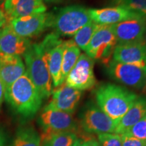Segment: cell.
<instances>
[{"mask_svg": "<svg viewBox=\"0 0 146 146\" xmlns=\"http://www.w3.org/2000/svg\"><path fill=\"white\" fill-rule=\"evenodd\" d=\"M138 97L135 93L126 87L110 83L102 84L96 91L98 107L117 123Z\"/></svg>", "mask_w": 146, "mask_h": 146, "instance_id": "1", "label": "cell"}, {"mask_svg": "<svg viewBox=\"0 0 146 146\" xmlns=\"http://www.w3.org/2000/svg\"><path fill=\"white\" fill-rule=\"evenodd\" d=\"M5 98L16 113L27 118L36 114L43 100L26 72L5 91Z\"/></svg>", "mask_w": 146, "mask_h": 146, "instance_id": "2", "label": "cell"}, {"mask_svg": "<svg viewBox=\"0 0 146 146\" xmlns=\"http://www.w3.org/2000/svg\"><path fill=\"white\" fill-rule=\"evenodd\" d=\"M23 56L26 63L27 75L43 99L48 98L52 92V80L46 57L39 43L31 45Z\"/></svg>", "mask_w": 146, "mask_h": 146, "instance_id": "3", "label": "cell"}, {"mask_svg": "<svg viewBox=\"0 0 146 146\" xmlns=\"http://www.w3.org/2000/svg\"><path fill=\"white\" fill-rule=\"evenodd\" d=\"M50 14V27L59 36H73L91 21L89 9L81 5H68Z\"/></svg>", "mask_w": 146, "mask_h": 146, "instance_id": "4", "label": "cell"}, {"mask_svg": "<svg viewBox=\"0 0 146 146\" xmlns=\"http://www.w3.org/2000/svg\"><path fill=\"white\" fill-rule=\"evenodd\" d=\"M104 65L106 72L113 80L146 93V68L118 62L112 59Z\"/></svg>", "mask_w": 146, "mask_h": 146, "instance_id": "5", "label": "cell"}, {"mask_svg": "<svg viewBox=\"0 0 146 146\" xmlns=\"http://www.w3.org/2000/svg\"><path fill=\"white\" fill-rule=\"evenodd\" d=\"M116 45L117 41L111 25H100L85 52L94 61H100L106 64L112 60Z\"/></svg>", "mask_w": 146, "mask_h": 146, "instance_id": "6", "label": "cell"}, {"mask_svg": "<svg viewBox=\"0 0 146 146\" xmlns=\"http://www.w3.org/2000/svg\"><path fill=\"white\" fill-rule=\"evenodd\" d=\"M64 41L60 39V36L54 32L47 35L43 41L39 43L46 57L53 86L55 88L62 84L61 81V72Z\"/></svg>", "mask_w": 146, "mask_h": 146, "instance_id": "7", "label": "cell"}, {"mask_svg": "<svg viewBox=\"0 0 146 146\" xmlns=\"http://www.w3.org/2000/svg\"><path fill=\"white\" fill-rule=\"evenodd\" d=\"M94 60L86 54L80 55L64 83L69 87L81 91L92 89L97 83L94 70Z\"/></svg>", "mask_w": 146, "mask_h": 146, "instance_id": "8", "label": "cell"}, {"mask_svg": "<svg viewBox=\"0 0 146 146\" xmlns=\"http://www.w3.org/2000/svg\"><path fill=\"white\" fill-rule=\"evenodd\" d=\"M43 135L62 132H77V125L71 114L45 107L39 118Z\"/></svg>", "mask_w": 146, "mask_h": 146, "instance_id": "9", "label": "cell"}, {"mask_svg": "<svg viewBox=\"0 0 146 146\" xmlns=\"http://www.w3.org/2000/svg\"><path fill=\"white\" fill-rule=\"evenodd\" d=\"M80 124L87 133H114L117 123L111 119L96 105L88 104L81 112Z\"/></svg>", "mask_w": 146, "mask_h": 146, "instance_id": "10", "label": "cell"}, {"mask_svg": "<svg viewBox=\"0 0 146 146\" xmlns=\"http://www.w3.org/2000/svg\"><path fill=\"white\" fill-rule=\"evenodd\" d=\"M50 13L34 14L11 19L8 25L18 35L29 39L39 35L50 27Z\"/></svg>", "mask_w": 146, "mask_h": 146, "instance_id": "11", "label": "cell"}, {"mask_svg": "<svg viewBox=\"0 0 146 146\" xmlns=\"http://www.w3.org/2000/svg\"><path fill=\"white\" fill-rule=\"evenodd\" d=\"M117 44L143 41L146 32V18L143 16L130 18L111 25Z\"/></svg>", "mask_w": 146, "mask_h": 146, "instance_id": "12", "label": "cell"}, {"mask_svg": "<svg viewBox=\"0 0 146 146\" xmlns=\"http://www.w3.org/2000/svg\"><path fill=\"white\" fill-rule=\"evenodd\" d=\"M52 99L46 108L72 114L76 110L82 96V91L69 87L64 82L52 90Z\"/></svg>", "mask_w": 146, "mask_h": 146, "instance_id": "13", "label": "cell"}, {"mask_svg": "<svg viewBox=\"0 0 146 146\" xmlns=\"http://www.w3.org/2000/svg\"><path fill=\"white\" fill-rule=\"evenodd\" d=\"M112 59L118 62L146 68V46L143 41L117 44Z\"/></svg>", "mask_w": 146, "mask_h": 146, "instance_id": "14", "label": "cell"}, {"mask_svg": "<svg viewBox=\"0 0 146 146\" xmlns=\"http://www.w3.org/2000/svg\"><path fill=\"white\" fill-rule=\"evenodd\" d=\"M1 7L8 21L31 14L44 13L47 10L44 0H5Z\"/></svg>", "mask_w": 146, "mask_h": 146, "instance_id": "15", "label": "cell"}, {"mask_svg": "<svg viewBox=\"0 0 146 146\" xmlns=\"http://www.w3.org/2000/svg\"><path fill=\"white\" fill-rule=\"evenodd\" d=\"M31 45L30 40L18 35L9 25L0 30V55L21 56Z\"/></svg>", "mask_w": 146, "mask_h": 146, "instance_id": "16", "label": "cell"}, {"mask_svg": "<svg viewBox=\"0 0 146 146\" xmlns=\"http://www.w3.org/2000/svg\"><path fill=\"white\" fill-rule=\"evenodd\" d=\"M89 14L91 21L100 25H112L140 16L120 6L91 8L89 9Z\"/></svg>", "mask_w": 146, "mask_h": 146, "instance_id": "17", "label": "cell"}, {"mask_svg": "<svg viewBox=\"0 0 146 146\" xmlns=\"http://www.w3.org/2000/svg\"><path fill=\"white\" fill-rule=\"evenodd\" d=\"M25 72V66L21 56L0 55V79L5 91Z\"/></svg>", "mask_w": 146, "mask_h": 146, "instance_id": "18", "label": "cell"}, {"mask_svg": "<svg viewBox=\"0 0 146 146\" xmlns=\"http://www.w3.org/2000/svg\"><path fill=\"white\" fill-rule=\"evenodd\" d=\"M146 115V98L138 97L134 104L126 112L115 129L114 133L122 135L130 129Z\"/></svg>", "mask_w": 146, "mask_h": 146, "instance_id": "19", "label": "cell"}, {"mask_svg": "<svg viewBox=\"0 0 146 146\" xmlns=\"http://www.w3.org/2000/svg\"><path fill=\"white\" fill-rule=\"evenodd\" d=\"M80 55H81V50L75 44L73 40L64 41V51L61 72L62 83L64 82L70 71L75 65Z\"/></svg>", "mask_w": 146, "mask_h": 146, "instance_id": "20", "label": "cell"}, {"mask_svg": "<svg viewBox=\"0 0 146 146\" xmlns=\"http://www.w3.org/2000/svg\"><path fill=\"white\" fill-rule=\"evenodd\" d=\"M41 136L33 127H22L16 132L12 146H41Z\"/></svg>", "mask_w": 146, "mask_h": 146, "instance_id": "21", "label": "cell"}, {"mask_svg": "<svg viewBox=\"0 0 146 146\" xmlns=\"http://www.w3.org/2000/svg\"><path fill=\"white\" fill-rule=\"evenodd\" d=\"M76 133L62 132L41 137V146H72L77 139Z\"/></svg>", "mask_w": 146, "mask_h": 146, "instance_id": "22", "label": "cell"}, {"mask_svg": "<svg viewBox=\"0 0 146 146\" xmlns=\"http://www.w3.org/2000/svg\"><path fill=\"white\" fill-rule=\"evenodd\" d=\"M99 26L100 25H98L91 21L83 27H82L81 29H79L73 36V41L79 47L80 50L81 49L84 51L86 50L91 38Z\"/></svg>", "mask_w": 146, "mask_h": 146, "instance_id": "23", "label": "cell"}, {"mask_svg": "<svg viewBox=\"0 0 146 146\" xmlns=\"http://www.w3.org/2000/svg\"><path fill=\"white\" fill-rule=\"evenodd\" d=\"M112 6H120L146 18V0H110Z\"/></svg>", "mask_w": 146, "mask_h": 146, "instance_id": "24", "label": "cell"}, {"mask_svg": "<svg viewBox=\"0 0 146 146\" xmlns=\"http://www.w3.org/2000/svg\"><path fill=\"white\" fill-rule=\"evenodd\" d=\"M100 146H123L121 135L116 133H102L98 135Z\"/></svg>", "mask_w": 146, "mask_h": 146, "instance_id": "25", "label": "cell"}, {"mask_svg": "<svg viewBox=\"0 0 146 146\" xmlns=\"http://www.w3.org/2000/svg\"><path fill=\"white\" fill-rule=\"evenodd\" d=\"M125 133L135 138L146 141V115Z\"/></svg>", "mask_w": 146, "mask_h": 146, "instance_id": "26", "label": "cell"}, {"mask_svg": "<svg viewBox=\"0 0 146 146\" xmlns=\"http://www.w3.org/2000/svg\"><path fill=\"white\" fill-rule=\"evenodd\" d=\"M123 146H146L145 140L139 139L124 133L120 135Z\"/></svg>", "mask_w": 146, "mask_h": 146, "instance_id": "27", "label": "cell"}, {"mask_svg": "<svg viewBox=\"0 0 146 146\" xmlns=\"http://www.w3.org/2000/svg\"><path fill=\"white\" fill-rule=\"evenodd\" d=\"M72 146H100L99 142L96 139L91 137H84L77 138Z\"/></svg>", "mask_w": 146, "mask_h": 146, "instance_id": "28", "label": "cell"}, {"mask_svg": "<svg viewBox=\"0 0 146 146\" xmlns=\"http://www.w3.org/2000/svg\"><path fill=\"white\" fill-rule=\"evenodd\" d=\"M5 88L3 82L0 79V107L2 104L3 100L5 99Z\"/></svg>", "mask_w": 146, "mask_h": 146, "instance_id": "29", "label": "cell"}, {"mask_svg": "<svg viewBox=\"0 0 146 146\" xmlns=\"http://www.w3.org/2000/svg\"><path fill=\"white\" fill-rule=\"evenodd\" d=\"M6 18H5V14H3L2 10H0V29L2 28L4 25L6 23Z\"/></svg>", "mask_w": 146, "mask_h": 146, "instance_id": "30", "label": "cell"}, {"mask_svg": "<svg viewBox=\"0 0 146 146\" xmlns=\"http://www.w3.org/2000/svg\"><path fill=\"white\" fill-rule=\"evenodd\" d=\"M5 145L6 143H5V135L3 131L0 129V146H6Z\"/></svg>", "mask_w": 146, "mask_h": 146, "instance_id": "31", "label": "cell"}, {"mask_svg": "<svg viewBox=\"0 0 146 146\" xmlns=\"http://www.w3.org/2000/svg\"><path fill=\"white\" fill-rule=\"evenodd\" d=\"M63 0H44L45 2L48 3H58L62 1Z\"/></svg>", "mask_w": 146, "mask_h": 146, "instance_id": "32", "label": "cell"}, {"mask_svg": "<svg viewBox=\"0 0 146 146\" xmlns=\"http://www.w3.org/2000/svg\"><path fill=\"white\" fill-rule=\"evenodd\" d=\"M143 41L144 44H145V46H146V32H145V35H144V37H143Z\"/></svg>", "mask_w": 146, "mask_h": 146, "instance_id": "33", "label": "cell"}, {"mask_svg": "<svg viewBox=\"0 0 146 146\" xmlns=\"http://www.w3.org/2000/svg\"><path fill=\"white\" fill-rule=\"evenodd\" d=\"M4 1H5V0H0V4H1V3L2 2H3Z\"/></svg>", "mask_w": 146, "mask_h": 146, "instance_id": "34", "label": "cell"}]
</instances>
